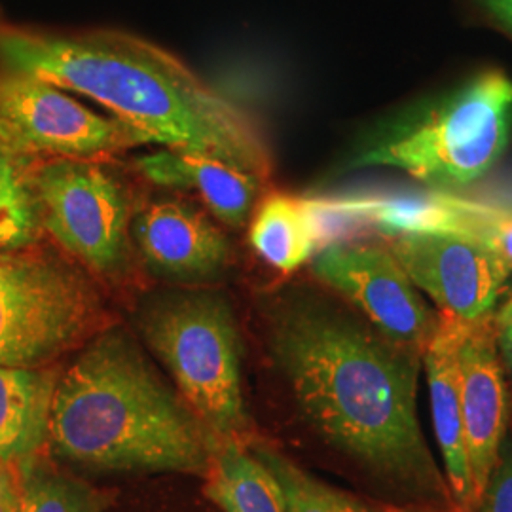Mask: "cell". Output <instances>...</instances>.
Listing matches in <instances>:
<instances>
[{
	"instance_id": "6da1fadb",
	"label": "cell",
	"mask_w": 512,
	"mask_h": 512,
	"mask_svg": "<svg viewBox=\"0 0 512 512\" xmlns=\"http://www.w3.org/2000/svg\"><path fill=\"white\" fill-rule=\"evenodd\" d=\"M270 349L300 412L329 444L404 494L452 497L418 418L421 353L310 296L275 308Z\"/></svg>"
},
{
	"instance_id": "7a4b0ae2",
	"label": "cell",
	"mask_w": 512,
	"mask_h": 512,
	"mask_svg": "<svg viewBox=\"0 0 512 512\" xmlns=\"http://www.w3.org/2000/svg\"><path fill=\"white\" fill-rule=\"evenodd\" d=\"M6 69L103 105L152 145L196 150L270 175L268 147L245 110L164 48L122 31H0Z\"/></svg>"
},
{
	"instance_id": "3957f363",
	"label": "cell",
	"mask_w": 512,
	"mask_h": 512,
	"mask_svg": "<svg viewBox=\"0 0 512 512\" xmlns=\"http://www.w3.org/2000/svg\"><path fill=\"white\" fill-rule=\"evenodd\" d=\"M48 440L101 473L207 475L213 452L198 416L122 329L95 334L59 376Z\"/></svg>"
},
{
	"instance_id": "277c9868",
	"label": "cell",
	"mask_w": 512,
	"mask_h": 512,
	"mask_svg": "<svg viewBox=\"0 0 512 512\" xmlns=\"http://www.w3.org/2000/svg\"><path fill=\"white\" fill-rule=\"evenodd\" d=\"M511 128L512 80L494 69L385 129L355 165L401 169L446 192L488 175L509 147Z\"/></svg>"
},
{
	"instance_id": "5b68a950",
	"label": "cell",
	"mask_w": 512,
	"mask_h": 512,
	"mask_svg": "<svg viewBox=\"0 0 512 512\" xmlns=\"http://www.w3.org/2000/svg\"><path fill=\"white\" fill-rule=\"evenodd\" d=\"M139 329L198 420L224 437L247 425L241 340L224 294L205 289L156 294L139 311Z\"/></svg>"
},
{
	"instance_id": "8992f818",
	"label": "cell",
	"mask_w": 512,
	"mask_h": 512,
	"mask_svg": "<svg viewBox=\"0 0 512 512\" xmlns=\"http://www.w3.org/2000/svg\"><path fill=\"white\" fill-rule=\"evenodd\" d=\"M88 270L35 245L0 253V365L42 368L101 332Z\"/></svg>"
},
{
	"instance_id": "52a82bcc",
	"label": "cell",
	"mask_w": 512,
	"mask_h": 512,
	"mask_svg": "<svg viewBox=\"0 0 512 512\" xmlns=\"http://www.w3.org/2000/svg\"><path fill=\"white\" fill-rule=\"evenodd\" d=\"M44 232L95 275L124 274L131 251V200L99 160L48 158L35 164Z\"/></svg>"
},
{
	"instance_id": "ba28073f",
	"label": "cell",
	"mask_w": 512,
	"mask_h": 512,
	"mask_svg": "<svg viewBox=\"0 0 512 512\" xmlns=\"http://www.w3.org/2000/svg\"><path fill=\"white\" fill-rule=\"evenodd\" d=\"M0 141L33 160H101L152 145L124 120L97 114L71 93L12 69L0 74Z\"/></svg>"
},
{
	"instance_id": "9c48e42d",
	"label": "cell",
	"mask_w": 512,
	"mask_h": 512,
	"mask_svg": "<svg viewBox=\"0 0 512 512\" xmlns=\"http://www.w3.org/2000/svg\"><path fill=\"white\" fill-rule=\"evenodd\" d=\"M311 272L389 340L423 353L437 317L387 243L342 239L311 258Z\"/></svg>"
},
{
	"instance_id": "30bf717a",
	"label": "cell",
	"mask_w": 512,
	"mask_h": 512,
	"mask_svg": "<svg viewBox=\"0 0 512 512\" xmlns=\"http://www.w3.org/2000/svg\"><path fill=\"white\" fill-rule=\"evenodd\" d=\"M387 245L410 281L440 313L476 321L494 310L511 268L482 241L446 230H412L387 236Z\"/></svg>"
},
{
	"instance_id": "8fae6325",
	"label": "cell",
	"mask_w": 512,
	"mask_h": 512,
	"mask_svg": "<svg viewBox=\"0 0 512 512\" xmlns=\"http://www.w3.org/2000/svg\"><path fill=\"white\" fill-rule=\"evenodd\" d=\"M459 397L476 509L507 439L509 397L494 315L465 321L459 338Z\"/></svg>"
},
{
	"instance_id": "7c38bea8",
	"label": "cell",
	"mask_w": 512,
	"mask_h": 512,
	"mask_svg": "<svg viewBox=\"0 0 512 512\" xmlns=\"http://www.w3.org/2000/svg\"><path fill=\"white\" fill-rule=\"evenodd\" d=\"M131 239L154 274L186 283L217 277L232 253L213 220L177 200H156L133 213Z\"/></svg>"
},
{
	"instance_id": "4fadbf2b",
	"label": "cell",
	"mask_w": 512,
	"mask_h": 512,
	"mask_svg": "<svg viewBox=\"0 0 512 512\" xmlns=\"http://www.w3.org/2000/svg\"><path fill=\"white\" fill-rule=\"evenodd\" d=\"M463 323L461 319L440 313L435 330L421 353V363L425 368L433 427L439 440L448 490L461 509L473 511L475 494L459 397L458 348Z\"/></svg>"
},
{
	"instance_id": "5bb4252c",
	"label": "cell",
	"mask_w": 512,
	"mask_h": 512,
	"mask_svg": "<svg viewBox=\"0 0 512 512\" xmlns=\"http://www.w3.org/2000/svg\"><path fill=\"white\" fill-rule=\"evenodd\" d=\"M137 167L150 183L188 190L230 228H241L253 213L262 179L255 173L196 150L165 147L141 156Z\"/></svg>"
},
{
	"instance_id": "9a60e30c",
	"label": "cell",
	"mask_w": 512,
	"mask_h": 512,
	"mask_svg": "<svg viewBox=\"0 0 512 512\" xmlns=\"http://www.w3.org/2000/svg\"><path fill=\"white\" fill-rule=\"evenodd\" d=\"M57 372L0 365V461L8 467L35 461L50 437Z\"/></svg>"
},
{
	"instance_id": "2e32d148",
	"label": "cell",
	"mask_w": 512,
	"mask_h": 512,
	"mask_svg": "<svg viewBox=\"0 0 512 512\" xmlns=\"http://www.w3.org/2000/svg\"><path fill=\"white\" fill-rule=\"evenodd\" d=\"M249 241L266 264L291 274L323 247L313 202L289 194H270L253 215Z\"/></svg>"
},
{
	"instance_id": "e0dca14e",
	"label": "cell",
	"mask_w": 512,
	"mask_h": 512,
	"mask_svg": "<svg viewBox=\"0 0 512 512\" xmlns=\"http://www.w3.org/2000/svg\"><path fill=\"white\" fill-rule=\"evenodd\" d=\"M207 495L224 512H287L272 471L234 440L213 446Z\"/></svg>"
},
{
	"instance_id": "ac0fdd59",
	"label": "cell",
	"mask_w": 512,
	"mask_h": 512,
	"mask_svg": "<svg viewBox=\"0 0 512 512\" xmlns=\"http://www.w3.org/2000/svg\"><path fill=\"white\" fill-rule=\"evenodd\" d=\"M35 164L0 141V253L37 245L44 226L40 215Z\"/></svg>"
},
{
	"instance_id": "d6986e66",
	"label": "cell",
	"mask_w": 512,
	"mask_h": 512,
	"mask_svg": "<svg viewBox=\"0 0 512 512\" xmlns=\"http://www.w3.org/2000/svg\"><path fill=\"white\" fill-rule=\"evenodd\" d=\"M255 456L279 482L287 512H403L366 503L355 495L332 488L274 450L258 448Z\"/></svg>"
},
{
	"instance_id": "ffe728a7",
	"label": "cell",
	"mask_w": 512,
	"mask_h": 512,
	"mask_svg": "<svg viewBox=\"0 0 512 512\" xmlns=\"http://www.w3.org/2000/svg\"><path fill=\"white\" fill-rule=\"evenodd\" d=\"M25 465L21 480V512H103L109 495L76 478Z\"/></svg>"
},
{
	"instance_id": "44dd1931",
	"label": "cell",
	"mask_w": 512,
	"mask_h": 512,
	"mask_svg": "<svg viewBox=\"0 0 512 512\" xmlns=\"http://www.w3.org/2000/svg\"><path fill=\"white\" fill-rule=\"evenodd\" d=\"M446 198L456 213L454 232L482 241L512 272V207L471 202L448 192Z\"/></svg>"
},
{
	"instance_id": "7402d4cb",
	"label": "cell",
	"mask_w": 512,
	"mask_h": 512,
	"mask_svg": "<svg viewBox=\"0 0 512 512\" xmlns=\"http://www.w3.org/2000/svg\"><path fill=\"white\" fill-rule=\"evenodd\" d=\"M482 512H512V442L505 439L494 473L484 490Z\"/></svg>"
},
{
	"instance_id": "603a6c76",
	"label": "cell",
	"mask_w": 512,
	"mask_h": 512,
	"mask_svg": "<svg viewBox=\"0 0 512 512\" xmlns=\"http://www.w3.org/2000/svg\"><path fill=\"white\" fill-rule=\"evenodd\" d=\"M495 340L501 355L503 365L509 368L512 374V296L505 302V306L494 315Z\"/></svg>"
},
{
	"instance_id": "cb8c5ba5",
	"label": "cell",
	"mask_w": 512,
	"mask_h": 512,
	"mask_svg": "<svg viewBox=\"0 0 512 512\" xmlns=\"http://www.w3.org/2000/svg\"><path fill=\"white\" fill-rule=\"evenodd\" d=\"M0 512H21V482L10 469L0 476Z\"/></svg>"
},
{
	"instance_id": "d4e9b609",
	"label": "cell",
	"mask_w": 512,
	"mask_h": 512,
	"mask_svg": "<svg viewBox=\"0 0 512 512\" xmlns=\"http://www.w3.org/2000/svg\"><path fill=\"white\" fill-rule=\"evenodd\" d=\"M482 6L512 33V0H480Z\"/></svg>"
},
{
	"instance_id": "484cf974",
	"label": "cell",
	"mask_w": 512,
	"mask_h": 512,
	"mask_svg": "<svg viewBox=\"0 0 512 512\" xmlns=\"http://www.w3.org/2000/svg\"><path fill=\"white\" fill-rule=\"evenodd\" d=\"M8 469H10V467H8V465H4V463L0 461V476L4 475Z\"/></svg>"
}]
</instances>
